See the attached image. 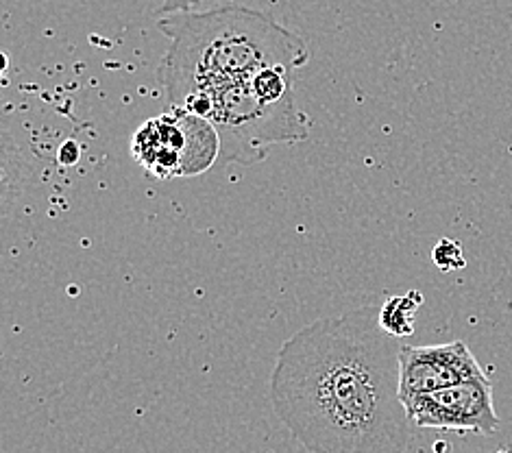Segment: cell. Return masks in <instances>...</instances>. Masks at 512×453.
I'll return each instance as SVG.
<instances>
[{"mask_svg": "<svg viewBox=\"0 0 512 453\" xmlns=\"http://www.w3.org/2000/svg\"><path fill=\"white\" fill-rule=\"evenodd\" d=\"M207 3H218V0H164L160 16L177 14V11H201V7Z\"/></svg>", "mask_w": 512, "mask_h": 453, "instance_id": "9c48e42d", "label": "cell"}, {"mask_svg": "<svg viewBox=\"0 0 512 453\" xmlns=\"http://www.w3.org/2000/svg\"><path fill=\"white\" fill-rule=\"evenodd\" d=\"M399 349L373 308L299 329L271 375L277 419L312 453L406 451L412 423L399 397Z\"/></svg>", "mask_w": 512, "mask_h": 453, "instance_id": "6da1fadb", "label": "cell"}, {"mask_svg": "<svg viewBox=\"0 0 512 453\" xmlns=\"http://www.w3.org/2000/svg\"><path fill=\"white\" fill-rule=\"evenodd\" d=\"M157 29L170 46L155 77L173 107H184L192 94L214 85L249 79L260 68L284 66L297 72L310 59L299 35L247 7L164 14Z\"/></svg>", "mask_w": 512, "mask_h": 453, "instance_id": "7a4b0ae2", "label": "cell"}, {"mask_svg": "<svg viewBox=\"0 0 512 453\" xmlns=\"http://www.w3.org/2000/svg\"><path fill=\"white\" fill-rule=\"evenodd\" d=\"M482 375L486 373L462 340L430 347L401 345L399 349V397L404 403L417 395Z\"/></svg>", "mask_w": 512, "mask_h": 453, "instance_id": "8992f818", "label": "cell"}, {"mask_svg": "<svg viewBox=\"0 0 512 453\" xmlns=\"http://www.w3.org/2000/svg\"><path fill=\"white\" fill-rule=\"evenodd\" d=\"M432 260L434 264L441 268V271H458V268H465V253H462V247L454 240H438V244L432 251Z\"/></svg>", "mask_w": 512, "mask_h": 453, "instance_id": "ba28073f", "label": "cell"}, {"mask_svg": "<svg viewBox=\"0 0 512 453\" xmlns=\"http://www.w3.org/2000/svg\"><path fill=\"white\" fill-rule=\"evenodd\" d=\"M136 162L160 179L201 175L218 162L221 140L210 120L184 107L146 120L131 142Z\"/></svg>", "mask_w": 512, "mask_h": 453, "instance_id": "277c9868", "label": "cell"}, {"mask_svg": "<svg viewBox=\"0 0 512 453\" xmlns=\"http://www.w3.org/2000/svg\"><path fill=\"white\" fill-rule=\"evenodd\" d=\"M184 109L212 122L221 140L218 162L253 164L264 159L268 146L308 138L312 120L295 99L266 103L255 96L249 79L227 81L192 94Z\"/></svg>", "mask_w": 512, "mask_h": 453, "instance_id": "3957f363", "label": "cell"}, {"mask_svg": "<svg viewBox=\"0 0 512 453\" xmlns=\"http://www.w3.org/2000/svg\"><path fill=\"white\" fill-rule=\"evenodd\" d=\"M79 155H81V151H79L77 142L75 140H68L62 146V151H59V162H62L64 166H72V164L79 162Z\"/></svg>", "mask_w": 512, "mask_h": 453, "instance_id": "30bf717a", "label": "cell"}, {"mask_svg": "<svg viewBox=\"0 0 512 453\" xmlns=\"http://www.w3.org/2000/svg\"><path fill=\"white\" fill-rule=\"evenodd\" d=\"M423 297L421 292H408V295L390 297L377 318L384 332L395 338H406L414 332V314L421 308Z\"/></svg>", "mask_w": 512, "mask_h": 453, "instance_id": "52a82bcc", "label": "cell"}, {"mask_svg": "<svg viewBox=\"0 0 512 453\" xmlns=\"http://www.w3.org/2000/svg\"><path fill=\"white\" fill-rule=\"evenodd\" d=\"M406 412L412 427L419 430L471 432L482 436H493L499 430L493 384L486 375L412 397L406 401Z\"/></svg>", "mask_w": 512, "mask_h": 453, "instance_id": "5b68a950", "label": "cell"}]
</instances>
